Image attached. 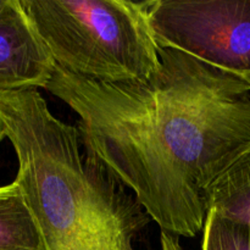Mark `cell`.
Segmentation results:
<instances>
[{
  "mask_svg": "<svg viewBox=\"0 0 250 250\" xmlns=\"http://www.w3.org/2000/svg\"><path fill=\"white\" fill-rule=\"evenodd\" d=\"M143 82H99L56 65L45 89L80 120L83 151L176 237L203 232L208 192L250 146V85L242 76L160 48Z\"/></svg>",
  "mask_w": 250,
  "mask_h": 250,
  "instance_id": "obj_1",
  "label": "cell"
},
{
  "mask_svg": "<svg viewBox=\"0 0 250 250\" xmlns=\"http://www.w3.org/2000/svg\"><path fill=\"white\" fill-rule=\"evenodd\" d=\"M0 128L16 153L14 181L43 250H136L151 219L85 155L77 127L58 119L38 89L0 93Z\"/></svg>",
  "mask_w": 250,
  "mask_h": 250,
  "instance_id": "obj_2",
  "label": "cell"
},
{
  "mask_svg": "<svg viewBox=\"0 0 250 250\" xmlns=\"http://www.w3.org/2000/svg\"><path fill=\"white\" fill-rule=\"evenodd\" d=\"M51 58L99 82H143L161 67L150 1L21 0Z\"/></svg>",
  "mask_w": 250,
  "mask_h": 250,
  "instance_id": "obj_3",
  "label": "cell"
},
{
  "mask_svg": "<svg viewBox=\"0 0 250 250\" xmlns=\"http://www.w3.org/2000/svg\"><path fill=\"white\" fill-rule=\"evenodd\" d=\"M149 21L160 48L239 76L250 72V0H153Z\"/></svg>",
  "mask_w": 250,
  "mask_h": 250,
  "instance_id": "obj_4",
  "label": "cell"
},
{
  "mask_svg": "<svg viewBox=\"0 0 250 250\" xmlns=\"http://www.w3.org/2000/svg\"><path fill=\"white\" fill-rule=\"evenodd\" d=\"M55 67L21 0H0V93L45 89Z\"/></svg>",
  "mask_w": 250,
  "mask_h": 250,
  "instance_id": "obj_5",
  "label": "cell"
},
{
  "mask_svg": "<svg viewBox=\"0 0 250 250\" xmlns=\"http://www.w3.org/2000/svg\"><path fill=\"white\" fill-rule=\"evenodd\" d=\"M250 225V146L208 192V211Z\"/></svg>",
  "mask_w": 250,
  "mask_h": 250,
  "instance_id": "obj_6",
  "label": "cell"
},
{
  "mask_svg": "<svg viewBox=\"0 0 250 250\" xmlns=\"http://www.w3.org/2000/svg\"><path fill=\"white\" fill-rule=\"evenodd\" d=\"M0 250H43L33 217L15 181L0 186Z\"/></svg>",
  "mask_w": 250,
  "mask_h": 250,
  "instance_id": "obj_7",
  "label": "cell"
},
{
  "mask_svg": "<svg viewBox=\"0 0 250 250\" xmlns=\"http://www.w3.org/2000/svg\"><path fill=\"white\" fill-rule=\"evenodd\" d=\"M202 250H250V225L209 210L203 229Z\"/></svg>",
  "mask_w": 250,
  "mask_h": 250,
  "instance_id": "obj_8",
  "label": "cell"
},
{
  "mask_svg": "<svg viewBox=\"0 0 250 250\" xmlns=\"http://www.w3.org/2000/svg\"><path fill=\"white\" fill-rule=\"evenodd\" d=\"M160 250H183L180 243V237L172 236L166 232L160 234Z\"/></svg>",
  "mask_w": 250,
  "mask_h": 250,
  "instance_id": "obj_9",
  "label": "cell"
},
{
  "mask_svg": "<svg viewBox=\"0 0 250 250\" xmlns=\"http://www.w3.org/2000/svg\"><path fill=\"white\" fill-rule=\"evenodd\" d=\"M242 77H243L244 80H246L247 82L249 83V85H250V72L249 73H244V75H242Z\"/></svg>",
  "mask_w": 250,
  "mask_h": 250,
  "instance_id": "obj_10",
  "label": "cell"
},
{
  "mask_svg": "<svg viewBox=\"0 0 250 250\" xmlns=\"http://www.w3.org/2000/svg\"><path fill=\"white\" fill-rule=\"evenodd\" d=\"M5 138V136H4V133H2V131H1V128H0V143H1V141L2 139Z\"/></svg>",
  "mask_w": 250,
  "mask_h": 250,
  "instance_id": "obj_11",
  "label": "cell"
}]
</instances>
